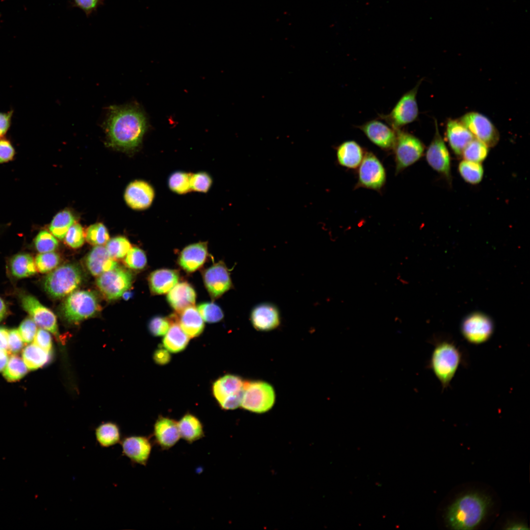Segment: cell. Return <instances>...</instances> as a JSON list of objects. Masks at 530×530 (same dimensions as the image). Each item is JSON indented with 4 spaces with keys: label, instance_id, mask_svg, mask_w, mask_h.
<instances>
[{
    "label": "cell",
    "instance_id": "3",
    "mask_svg": "<svg viewBox=\"0 0 530 530\" xmlns=\"http://www.w3.org/2000/svg\"><path fill=\"white\" fill-rule=\"evenodd\" d=\"M434 345L428 366L444 390L450 385L462 362L463 355L459 347L451 341H435Z\"/></svg>",
    "mask_w": 530,
    "mask_h": 530
},
{
    "label": "cell",
    "instance_id": "4",
    "mask_svg": "<svg viewBox=\"0 0 530 530\" xmlns=\"http://www.w3.org/2000/svg\"><path fill=\"white\" fill-rule=\"evenodd\" d=\"M83 273L81 268L75 264H66L56 268L50 273L44 281V288L53 298L68 296L81 285Z\"/></svg>",
    "mask_w": 530,
    "mask_h": 530
},
{
    "label": "cell",
    "instance_id": "25",
    "mask_svg": "<svg viewBox=\"0 0 530 530\" xmlns=\"http://www.w3.org/2000/svg\"><path fill=\"white\" fill-rule=\"evenodd\" d=\"M179 273L175 269L160 268L150 273L148 283L151 292L160 295L168 293L179 282Z\"/></svg>",
    "mask_w": 530,
    "mask_h": 530
},
{
    "label": "cell",
    "instance_id": "38",
    "mask_svg": "<svg viewBox=\"0 0 530 530\" xmlns=\"http://www.w3.org/2000/svg\"><path fill=\"white\" fill-rule=\"evenodd\" d=\"M192 173L183 171H176L169 176L168 186L174 192L182 194L191 190L190 179Z\"/></svg>",
    "mask_w": 530,
    "mask_h": 530
},
{
    "label": "cell",
    "instance_id": "30",
    "mask_svg": "<svg viewBox=\"0 0 530 530\" xmlns=\"http://www.w3.org/2000/svg\"><path fill=\"white\" fill-rule=\"evenodd\" d=\"M178 426L181 438L188 444L201 439L205 435L201 422L191 414L185 415L178 422Z\"/></svg>",
    "mask_w": 530,
    "mask_h": 530
},
{
    "label": "cell",
    "instance_id": "52",
    "mask_svg": "<svg viewBox=\"0 0 530 530\" xmlns=\"http://www.w3.org/2000/svg\"><path fill=\"white\" fill-rule=\"evenodd\" d=\"M76 6L81 9L87 16L94 12L102 4L103 0H73Z\"/></svg>",
    "mask_w": 530,
    "mask_h": 530
},
{
    "label": "cell",
    "instance_id": "14",
    "mask_svg": "<svg viewBox=\"0 0 530 530\" xmlns=\"http://www.w3.org/2000/svg\"><path fill=\"white\" fill-rule=\"evenodd\" d=\"M202 276L205 286L213 299L220 297L233 287L230 271L222 261L204 270Z\"/></svg>",
    "mask_w": 530,
    "mask_h": 530
},
{
    "label": "cell",
    "instance_id": "51",
    "mask_svg": "<svg viewBox=\"0 0 530 530\" xmlns=\"http://www.w3.org/2000/svg\"><path fill=\"white\" fill-rule=\"evenodd\" d=\"M18 329H12L9 331L8 349L11 353H18L22 349L24 344Z\"/></svg>",
    "mask_w": 530,
    "mask_h": 530
},
{
    "label": "cell",
    "instance_id": "26",
    "mask_svg": "<svg viewBox=\"0 0 530 530\" xmlns=\"http://www.w3.org/2000/svg\"><path fill=\"white\" fill-rule=\"evenodd\" d=\"M446 132L449 144L457 155H461L464 148L475 138L459 120H449L447 124Z\"/></svg>",
    "mask_w": 530,
    "mask_h": 530
},
{
    "label": "cell",
    "instance_id": "45",
    "mask_svg": "<svg viewBox=\"0 0 530 530\" xmlns=\"http://www.w3.org/2000/svg\"><path fill=\"white\" fill-rule=\"evenodd\" d=\"M64 238L66 244L71 248L80 247L85 239L81 226L79 224H74L67 231Z\"/></svg>",
    "mask_w": 530,
    "mask_h": 530
},
{
    "label": "cell",
    "instance_id": "13",
    "mask_svg": "<svg viewBox=\"0 0 530 530\" xmlns=\"http://www.w3.org/2000/svg\"><path fill=\"white\" fill-rule=\"evenodd\" d=\"M461 122L469 130L475 138L488 147H494L499 140V133L492 122L485 116L470 112L463 115Z\"/></svg>",
    "mask_w": 530,
    "mask_h": 530
},
{
    "label": "cell",
    "instance_id": "37",
    "mask_svg": "<svg viewBox=\"0 0 530 530\" xmlns=\"http://www.w3.org/2000/svg\"><path fill=\"white\" fill-rule=\"evenodd\" d=\"M488 147L474 138L464 148L462 154L465 160L480 163L487 157Z\"/></svg>",
    "mask_w": 530,
    "mask_h": 530
},
{
    "label": "cell",
    "instance_id": "12",
    "mask_svg": "<svg viewBox=\"0 0 530 530\" xmlns=\"http://www.w3.org/2000/svg\"><path fill=\"white\" fill-rule=\"evenodd\" d=\"M463 337L470 344H479L487 342L494 331V324L486 315L476 312L468 315L461 325Z\"/></svg>",
    "mask_w": 530,
    "mask_h": 530
},
{
    "label": "cell",
    "instance_id": "1",
    "mask_svg": "<svg viewBox=\"0 0 530 530\" xmlns=\"http://www.w3.org/2000/svg\"><path fill=\"white\" fill-rule=\"evenodd\" d=\"M109 144L114 147L132 150L141 143L147 129L146 117L137 106L110 107L105 122Z\"/></svg>",
    "mask_w": 530,
    "mask_h": 530
},
{
    "label": "cell",
    "instance_id": "22",
    "mask_svg": "<svg viewBox=\"0 0 530 530\" xmlns=\"http://www.w3.org/2000/svg\"><path fill=\"white\" fill-rule=\"evenodd\" d=\"M208 256L207 242H199L185 247L178 258L181 267L187 272H193L201 267Z\"/></svg>",
    "mask_w": 530,
    "mask_h": 530
},
{
    "label": "cell",
    "instance_id": "31",
    "mask_svg": "<svg viewBox=\"0 0 530 530\" xmlns=\"http://www.w3.org/2000/svg\"><path fill=\"white\" fill-rule=\"evenodd\" d=\"M51 353L33 343L23 349L22 357L27 369L35 370L48 364L51 360Z\"/></svg>",
    "mask_w": 530,
    "mask_h": 530
},
{
    "label": "cell",
    "instance_id": "6",
    "mask_svg": "<svg viewBox=\"0 0 530 530\" xmlns=\"http://www.w3.org/2000/svg\"><path fill=\"white\" fill-rule=\"evenodd\" d=\"M276 395L269 383L262 380L245 381L241 406L255 413H264L273 406Z\"/></svg>",
    "mask_w": 530,
    "mask_h": 530
},
{
    "label": "cell",
    "instance_id": "2",
    "mask_svg": "<svg viewBox=\"0 0 530 530\" xmlns=\"http://www.w3.org/2000/svg\"><path fill=\"white\" fill-rule=\"evenodd\" d=\"M490 505L487 497L469 493L459 497L449 506L446 514L448 527L455 530H471L478 526Z\"/></svg>",
    "mask_w": 530,
    "mask_h": 530
},
{
    "label": "cell",
    "instance_id": "49",
    "mask_svg": "<svg viewBox=\"0 0 530 530\" xmlns=\"http://www.w3.org/2000/svg\"><path fill=\"white\" fill-rule=\"evenodd\" d=\"M16 155L15 149L7 138H0V164L13 160Z\"/></svg>",
    "mask_w": 530,
    "mask_h": 530
},
{
    "label": "cell",
    "instance_id": "50",
    "mask_svg": "<svg viewBox=\"0 0 530 530\" xmlns=\"http://www.w3.org/2000/svg\"><path fill=\"white\" fill-rule=\"evenodd\" d=\"M34 343L44 350L51 352L53 342L48 331L42 328L38 329L34 339Z\"/></svg>",
    "mask_w": 530,
    "mask_h": 530
},
{
    "label": "cell",
    "instance_id": "43",
    "mask_svg": "<svg viewBox=\"0 0 530 530\" xmlns=\"http://www.w3.org/2000/svg\"><path fill=\"white\" fill-rule=\"evenodd\" d=\"M197 309L203 320L207 322H217L221 320L224 317L221 308L213 302L201 303Z\"/></svg>",
    "mask_w": 530,
    "mask_h": 530
},
{
    "label": "cell",
    "instance_id": "54",
    "mask_svg": "<svg viewBox=\"0 0 530 530\" xmlns=\"http://www.w3.org/2000/svg\"><path fill=\"white\" fill-rule=\"evenodd\" d=\"M153 359L157 364L164 365L170 361L171 356L169 351L165 348L160 347L154 352Z\"/></svg>",
    "mask_w": 530,
    "mask_h": 530
},
{
    "label": "cell",
    "instance_id": "17",
    "mask_svg": "<svg viewBox=\"0 0 530 530\" xmlns=\"http://www.w3.org/2000/svg\"><path fill=\"white\" fill-rule=\"evenodd\" d=\"M358 127L376 146L385 150L393 149L396 132L390 126L377 120H372Z\"/></svg>",
    "mask_w": 530,
    "mask_h": 530
},
{
    "label": "cell",
    "instance_id": "44",
    "mask_svg": "<svg viewBox=\"0 0 530 530\" xmlns=\"http://www.w3.org/2000/svg\"><path fill=\"white\" fill-rule=\"evenodd\" d=\"M124 263L126 266L132 269H143L147 265L145 253L139 247H132L126 255Z\"/></svg>",
    "mask_w": 530,
    "mask_h": 530
},
{
    "label": "cell",
    "instance_id": "57",
    "mask_svg": "<svg viewBox=\"0 0 530 530\" xmlns=\"http://www.w3.org/2000/svg\"><path fill=\"white\" fill-rule=\"evenodd\" d=\"M7 307L3 300L0 297V321L3 319L7 314Z\"/></svg>",
    "mask_w": 530,
    "mask_h": 530
},
{
    "label": "cell",
    "instance_id": "34",
    "mask_svg": "<svg viewBox=\"0 0 530 530\" xmlns=\"http://www.w3.org/2000/svg\"><path fill=\"white\" fill-rule=\"evenodd\" d=\"M74 222V216L70 211H62L53 218L49 226L50 231L55 238L62 240Z\"/></svg>",
    "mask_w": 530,
    "mask_h": 530
},
{
    "label": "cell",
    "instance_id": "48",
    "mask_svg": "<svg viewBox=\"0 0 530 530\" xmlns=\"http://www.w3.org/2000/svg\"><path fill=\"white\" fill-rule=\"evenodd\" d=\"M36 325L31 318H26L22 321L18 330L25 343L29 344L34 340L37 331Z\"/></svg>",
    "mask_w": 530,
    "mask_h": 530
},
{
    "label": "cell",
    "instance_id": "55",
    "mask_svg": "<svg viewBox=\"0 0 530 530\" xmlns=\"http://www.w3.org/2000/svg\"><path fill=\"white\" fill-rule=\"evenodd\" d=\"M9 331L3 326H0V348L6 349L8 348V338Z\"/></svg>",
    "mask_w": 530,
    "mask_h": 530
},
{
    "label": "cell",
    "instance_id": "47",
    "mask_svg": "<svg viewBox=\"0 0 530 530\" xmlns=\"http://www.w3.org/2000/svg\"><path fill=\"white\" fill-rule=\"evenodd\" d=\"M171 323L170 318L157 316L150 320L148 326L150 333L153 336H161L167 332Z\"/></svg>",
    "mask_w": 530,
    "mask_h": 530
},
{
    "label": "cell",
    "instance_id": "19",
    "mask_svg": "<svg viewBox=\"0 0 530 530\" xmlns=\"http://www.w3.org/2000/svg\"><path fill=\"white\" fill-rule=\"evenodd\" d=\"M254 328L260 331H269L280 324L281 318L278 308L269 303H263L255 306L250 314Z\"/></svg>",
    "mask_w": 530,
    "mask_h": 530
},
{
    "label": "cell",
    "instance_id": "46",
    "mask_svg": "<svg viewBox=\"0 0 530 530\" xmlns=\"http://www.w3.org/2000/svg\"><path fill=\"white\" fill-rule=\"evenodd\" d=\"M212 185V179L209 174L199 172L192 174L190 179L191 190L207 192Z\"/></svg>",
    "mask_w": 530,
    "mask_h": 530
},
{
    "label": "cell",
    "instance_id": "7",
    "mask_svg": "<svg viewBox=\"0 0 530 530\" xmlns=\"http://www.w3.org/2000/svg\"><path fill=\"white\" fill-rule=\"evenodd\" d=\"M393 150L396 163V174L401 172L421 159L424 151L422 141L413 134L397 130Z\"/></svg>",
    "mask_w": 530,
    "mask_h": 530
},
{
    "label": "cell",
    "instance_id": "56",
    "mask_svg": "<svg viewBox=\"0 0 530 530\" xmlns=\"http://www.w3.org/2000/svg\"><path fill=\"white\" fill-rule=\"evenodd\" d=\"M8 361V354L6 349L0 348V372L5 368Z\"/></svg>",
    "mask_w": 530,
    "mask_h": 530
},
{
    "label": "cell",
    "instance_id": "42",
    "mask_svg": "<svg viewBox=\"0 0 530 530\" xmlns=\"http://www.w3.org/2000/svg\"><path fill=\"white\" fill-rule=\"evenodd\" d=\"M34 244L36 250L41 253L54 251L58 247V242L51 232L42 230L36 235Z\"/></svg>",
    "mask_w": 530,
    "mask_h": 530
},
{
    "label": "cell",
    "instance_id": "5",
    "mask_svg": "<svg viewBox=\"0 0 530 530\" xmlns=\"http://www.w3.org/2000/svg\"><path fill=\"white\" fill-rule=\"evenodd\" d=\"M101 310L98 297L91 291H75L65 299L62 306L65 318L71 323H79L94 317Z\"/></svg>",
    "mask_w": 530,
    "mask_h": 530
},
{
    "label": "cell",
    "instance_id": "8",
    "mask_svg": "<svg viewBox=\"0 0 530 530\" xmlns=\"http://www.w3.org/2000/svg\"><path fill=\"white\" fill-rule=\"evenodd\" d=\"M422 80H419L413 88L401 97L389 113L379 115L380 118L395 131L401 129L418 118L419 109L416 96Z\"/></svg>",
    "mask_w": 530,
    "mask_h": 530
},
{
    "label": "cell",
    "instance_id": "39",
    "mask_svg": "<svg viewBox=\"0 0 530 530\" xmlns=\"http://www.w3.org/2000/svg\"><path fill=\"white\" fill-rule=\"evenodd\" d=\"M131 248L130 241L123 237H117L108 240L106 246L108 253L114 260L124 258Z\"/></svg>",
    "mask_w": 530,
    "mask_h": 530
},
{
    "label": "cell",
    "instance_id": "23",
    "mask_svg": "<svg viewBox=\"0 0 530 530\" xmlns=\"http://www.w3.org/2000/svg\"><path fill=\"white\" fill-rule=\"evenodd\" d=\"M85 265L88 270L94 276H99L118 266L117 262L102 245L95 246L91 250L85 259Z\"/></svg>",
    "mask_w": 530,
    "mask_h": 530
},
{
    "label": "cell",
    "instance_id": "15",
    "mask_svg": "<svg viewBox=\"0 0 530 530\" xmlns=\"http://www.w3.org/2000/svg\"><path fill=\"white\" fill-rule=\"evenodd\" d=\"M21 304L24 309L28 313L37 325L60 339L56 317L51 310L42 305L34 296L29 294H25L22 296Z\"/></svg>",
    "mask_w": 530,
    "mask_h": 530
},
{
    "label": "cell",
    "instance_id": "9",
    "mask_svg": "<svg viewBox=\"0 0 530 530\" xmlns=\"http://www.w3.org/2000/svg\"><path fill=\"white\" fill-rule=\"evenodd\" d=\"M245 381L234 374H226L212 386L214 397L224 409L233 410L241 405Z\"/></svg>",
    "mask_w": 530,
    "mask_h": 530
},
{
    "label": "cell",
    "instance_id": "28",
    "mask_svg": "<svg viewBox=\"0 0 530 530\" xmlns=\"http://www.w3.org/2000/svg\"><path fill=\"white\" fill-rule=\"evenodd\" d=\"M171 323L163 339V347L172 353H178L187 346L189 337L183 331L177 320L175 315L169 317Z\"/></svg>",
    "mask_w": 530,
    "mask_h": 530
},
{
    "label": "cell",
    "instance_id": "11",
    "mask_svg": "<svg viewBox=\"0 0 530 530\" xmlns=\"http://www.w3.org/2000/svg\"><path fill=\"white\" fill-rule=\"evenodd\" d=\"M132 274L123 268L117 266L98 276L96 283L104 296L109 300L120 298L131 287Z\"/></svg>",
    "mask_w": 530,
    "mask_h": 530
},
{
    "label": "cell",
    "instance_id": "18",
    "mask_svg": "<svg viewBox=\"0 0 530 530\" xmlns=\"http://www.w3.org/2000/svg\"><path fill=\"white\" fill-rule=\"evenodd\" d=\"M123 454L135 464L146 466L152 449L149 437L130 436L121 442Z\"/></svg>",
    "mask_w": 530,
    "mask_h": 530
},
{
    "label": "cell",
    "instance_id": "59",
    "mask_svg": "<svg viewBox=\"0 0 530 530\" xmlns=\"http://www.w3.org/2000/svg\"><path fill=\"white\" fill-rule=\"evenodd\" d=\"M132 295V293L131 292L127 290L122 294V297L126 300L129 299Z\"/></svg>",
    "mask_w": 530,
    "mask_h": 530
},
{
    "label": "cell",
    "instance_id": "29",
    "mask_svg": "<svg viewBox=\"0 0 530 530\" xmlns=\"http://www.w3.org/2000/svg\"><path fill=\"white\" fill-rule=\"evenodd\" d=\"M177 316V320L183 331L189 337L194 338L203 332L205 324L204 320L194 306H190Z\"/></svg>",
    "mask_w": 530,
    "mask_h": 530
},
{
    "label": "cell",
    "instance_id": "33",
    "mask_svg": "<svg viewBox=\"0 0 530 530\" xmlns=\"http://www.w3.org/2000/svg\"><path fill=\"white\" fill-rule=\"evenodd\" d=\"M96 440L104 448L113 446L120 441V430L114 423L107 422L100 424L95 430Z\"/></svg>",
    "mask_w": 530,
    "mask_h": 530
},
{
    "label": "cell",
    "instance_id": "16",
    "mask_svg": "<svg viewBox=\"0 0 530 530\" xmlns=\"http://www.w3.org/2000/svg\"><path fill=\"white\" fill-rule=\"evenodd\" d=\"M435 132L425 154L428 164L434 170L450 178V159L449 151L439 133L437 121H435Z\"/></svg>",
    "mask_w": 530,
    "mask_h": 530
},
{
    "label": "cell",
    "instance_id": "20",
    "mask_svg": "<svg viewBox=\"0 0 530 530\" xmlns=\"http://www.w3.org/2000/svg\"><path fill=\"white\" fill-rule=\"evenodd\" d=\"M155 197L153 187L146 182L136 180L127 187L124 198L127 205L134 210H141L149 208Z\"/></svg>",
    "mask_w": 530,
    "mask_h": 530
},
{
    "label": "cell",
    "instance_id": "58",
    "mask_svg": "<svg viewBox=\"0 0 530 530\" xmlns=\"http://www.w3.org/2000/svg\"><path fill=\"white\" fill-rule=\"evenodd\" d=\"M507 529H529L525 524L520 523H512L506 526Z\"/></svg>",
    "mask_w": 530,
    "mask_h": 530
},
{
    "label": "cell",
    "instance_id": "10",
    "mask_svg": "<svg viewBox=\"0 0 530 530\" xmlns=\"http://www.w3.org/2000/svg\"><path fill=\"white\" fill-rule=\"evenodd\" d=\"M358 167L357 183L355 188L380 191L386 182V173L379 159L371 152H366Z\"/></svg>",
    "mask_w": 530,
    "mask_h": 530
},
{
    "label": "cell",
    "instance_id": "32",
    "mask_svg": "<svg viewBox=\"0 0 530 530\" xmlns=\"http://www.w3.org/2000/svg\"><path fill=\"white\" fill-rule=\"evenodd\" d=\"M12 275L18 278L28 277L35 274L36 267L32 257L27 253L14 256L10 263Z\"/></svg>",
    "mask_w": 530,
    "mask_h": 530
},
{
    "label": "cell",
    "instance_id": "21",
    "mask_svg": "<svg viewBox=\"0 0 530 530\" xmlns=\"http://www.w3.org/2000/svg\"><path fill=\"white\" fill-rule=\"evenodd\" d=\"M153 436L155 443L162 450L172 448L181 438L178 422L168 417H159L154 425Z\"/></svg>",
    "mask_w": 530,
    "mask_h": 530
},
{
    "label": "cell",
    "instance_id": "40",
    "mask_svg": "<svg viewBox=\"0 0 530 530\" xmlns=\"http://www.w3.org/2000/svg\"><path fill=\"white\" fill-rule=\"evenodd\" d=\"M61 261L60 256L56 252L41 253L35 260L36 269L41 273H45L55 268Z\"/></svg>",
    "mask_w": 530,
    "mask_h": 530
},
{
    "label": "cell",
    "instance_id": "24",
    "mask_svg": "<svg viewBox=\"0 0 530 530\" xmlns=\"http://www.w3.org/2000/svg\"><path fill=\"white\" fill-rule=\"evenodd\" d=\"M196 293L188 283H178L167 293V300L170 306L180 314L184 310L194 306Z\"/></svg>",
    "mask_w": 530,
    "mask_h": 530
},
{
    "label": "cell",
    "instance_id": "35",
    "mask_svg": "<svg viewBox=\"0 0 530 530\" xmlns=\"http://www.w3.org/2000/svg\"><path fill=\"white\" fill-rule=\"evenodd\" d=\"M458 170L461 177L468 183L477 184L482 180L483 169L479 162L462 160L459 164Z\"/></svg>",
    "mask_w": 530,
    "mask_h": 530
},
{
    "label": "cell",
    "instance_id": "36",
    "mask_svg": "<svg viewBox=\"0 0 530 530\" xmlns=\"http://www.w3.org/2000/svg\"><path fill=\"white\" fill-rule=\"evenodd\" d=\"M27 368L22 358L16 355H12L4 369L3 375L8 381L19 380L27 372Z\"/></svg>",
    "mask_w": 530,
    "mask_h": 530
},
{
    "label": "cell",
    "instance_id": "27",
    "mask_svg": "<svg viewBox=\"0 0 530 530\" xmlns=\"http://www.w3.org/2000/svg\"><path fill=\"white\" fill-rule=\"evenodd\" d=\"M336 150L338 163L348 169L357 168L365 154L362 147L354 140L343 142L338 146Z\"/></svg>",
    "mask_w": 530,
    "mask_h": 530
},
{
    "label": "cell",
    "instance_id": "41",
    "mask_svg": "<svg viewBox=\"0 0 530 530\" xmlns=\"http://www.w3.org/2000/svg\"><path fill=\"white\" fill-rule=\"evenodd\" d=\"M109 238L108 231L102 223L91 225L87 229L86 239L92 245H102L106 243Z\"/></svg>",
    "mask_w": 530,
    "mask_h": 530
},
{
    "label": "cell",
    "instance_id": "53",
    "mask_svg": "<svg viewBox=\"0 0 530 530\" xmlns=\"http://www.w3.org/2000/svg\"><path fill=\"white\" fill-rule=\"evenodd\" d=\"M13 113V109L5 112H0V138L4 137L9 131Z\"/></svg>",
    "mask_w": 530,
    "mask_h": 530
}]
</instances>
